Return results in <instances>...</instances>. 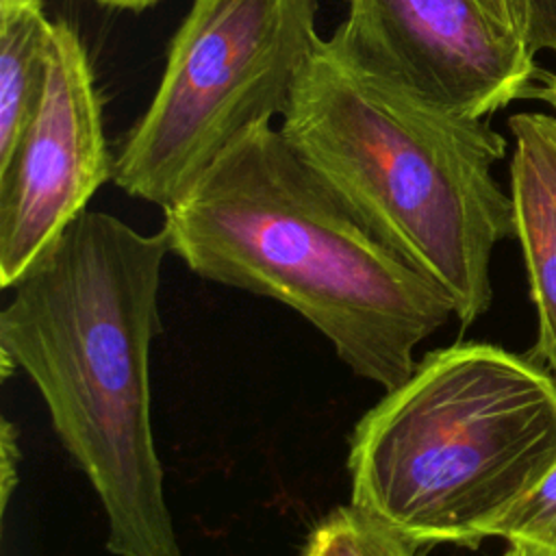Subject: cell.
<instances>
[{"instance_id": "cell-1", "label": "cell", "mask_w": 556, "mask_h": 556, "mask_svg": "<svg viewBox=\"0 0 556 556\" xmlns=\"http://www.w3.org/2000/svg\"><path fill=\"white\" fill-rule=\"evenodd\" d=\"M167 232L83 211L9 289L2 374L22 369L93 486L113 556H182L152 432L150 345Z\"/></svg>"}, {"instance_id": "cell-17", "label": "cell", "mask_w": 556, "mask_h": 556, "mask_svg": "<svg viewBox=\"0 0 556 556\" xmlns=\"http://www.w3.org/2000/svg\"><path fill=\"white\" fill-rule=\"evenodd\" d=\"M536 98L545 100L547 104H552L556 109V74H545L543 83L539 85Z\"/></svg>"}, {"instance_id": "cell-6", "label": "cell", "mask_w": 556, "mask_h": 556, "mask_svg": "<svg viewBox=\"0 0 556 556\" xmlns=\"http://www.w3.org/2000/svg\"><path fill=\"white\" fill-rule=\"evenodd\" d=\"M98 85L78 30L52 24L39 104L0 163V287L39 261L111 178Z\"/></svg>"}, {"instance_id": "cell-15", "label": "cell", "mask_w": 556, "mask_h": 556, "mask_svg": "<svg viewBox=\"0 0 556 556\" xmlns=\"http://www.w3.org/2000/svg\"><path fill=\"white\" fill-rule=\"evenodd\" d=\"M491 17H495L500 24L508 26V28H515L519 35V17H517V7H515V0H478ZM523 37V35H521Z\"/></svg>"}, {"instance_id": "cell-18", "label": "cell", "mask_w": 556, "mask_h": 556, "mask_svg": "<svg viewBox=\"0 0 556 556\" xmlns=\"http://www.w3.org/2000/svg\"><path fill=\"white\" fill-rule=\"evenodd\" d=\"M502 556H549L543 549H536L532 545H523V543H508V549Z\"/></svg>"}, {"instance_id": "cell-12", "label": "cell", "mask_w": 556, "mask_h": 556, "mask_svg": "<svg viewBox=\"0 0 556 556\" xmlns=\"http://www.w3.org/2000/svg\"><path fill=\"white\" fill-rule=\"evenodd\" d=\"M519 30L532 54H556V0H515Z\"/></svg>"}, {"instance_id": "cell-10", "label": "cell", "mask_w": 556, "mask_h": 556, "mask_svg": "<svg viewBox=\"0 0 556 556\" xmlns=\"http://www.w3.org/2000/svg\"><path fill=\"white\" fill-rule=\"evenodd\" d=\"M415 549L410 541L348 504L313 526L300 556H415Z\"/></svg>"}, {"instance_id": "cell-16", "label": "cell", "mask_w": 556, "mask_h": 556, "mask_svg": "<svg viewBox=\"0 0 556 556\" xmlns=\"http://www.w3.org/2000/svg\"><path fill=\"white\" fill-rule=\"evenodd\" d=\"M100 7H109V9H124V11H143L152 4H156L159 0H91Z\"/></svg>"}, {"instance_id": "cell-11", "label": "cell", "mask_w": 556, "mask_h": 556, "mask_svg": "<svg viewBox=\"0 0 556 556\" xmlns=\"http://www.w3.org/2000/svg\"><path fill=\"white\" fill-rule=\"evenodd\" d=\"M495 536L556 556V463L504 517Z\"/></svg>"}, {"instance_id": "cell-9", "label": "cell", "mask_w": 556, "mask_h": 556, "mask_svg": "<svg viewBox=\"0 0 556 556\" xmlns=\"http://www.w3.org/2000/svg\"><path fill=\"white\" fill-rule=\"evenodd\" d=\"M52 24L41 0H0V163L39 104Z\"/></svg>"}, {"instance_id": "cell-4", "label": "cell", "mask_w": 556, "mask_h": 556, "mask_svg": "<svg viewBox=\"0 0 556 556\" xmlns=\"http://www.w3.org/2000/svg\"><path fill=\"white\" fill-rule=\"evenodd\" d=\"M556 463V378L489 343L428 352L356 424L350 504L415 547L478 545Z\"/></svg>"}, {"instance_id": "cell-14", "label": "cell", "mask_w": 556, "mask_h": 556, "mask_svg": "<svg viewBox=\"0 0 556 556\" xmlns=\"http://www.w3.org/2000/svg\"><path fill=\"white\" fill-rule=\"evenodd\" d=\"M17 458H20V450H17V430L9 419H2V434H0V482H2V502H0V510L2 515L7 513L11 493L17 484Z\"/></svg>"}, {"instance_id": "cell-13", "label": "cell", "mask_w": 556, "mask_h": 556, "mask_svg": "<svg viewBox=\"0 0 556 556\" xmlns=\"http://www.w3.org/2000/svg\"><path fill=\"white\" fill-rule=\"evenodd\" d=\"M506 126L521 130L532 141L556 191V117L541 111H521L510 115Z\"/></svg>"}, {"instance_id": "cell-3", "label": "cell", "mask_w": 556, "mask_h": 556, "mask_svg": "<svg viewBox=\"0 0 556 556\" xmlns=\"http://www.w3.org/2000/svg\"><path fill=\"white\" fill-rule=\"evenodd\" d=\"M293 150L402 258L437 282L456 319L491 304V254L515 237L495 180L506 139L358 59L334 33L315 46L278 126Z\"/></svg>"}, {"instance_id": "cell-7", "label": "cell", "mask_w": 556, "mask_h": 556, "mask_svg": "<svg viewBox=\"0 0 556 556\" xmlns=\"http://www.w3.org/2000/svg\"><path fill=\"white\" fill-rule=\"evenodd\" d=\"M334 35L374 70L469 119L536 98L545 78L526 39L478 0H348Z\"/></svg>"}, {"instance_id": "cell-2", "label": "cell", "mask_w": 556, "mask_h": 556, "mask_svg": "<svg viewBox=\"0 0 556 556\" xmlns=\"http://www.w3.org/2000/svg\"><path fill=\"white\" fill-rule=\"evenodd\" d=\"M172 252L200 278L271 298L313 324L352 374L397 387L452 298L389 248L280 128L243 132L163 208Z\"/></svg>"}, {"instance_id": "cell-8", "label": "cell", "mask_w": 556, "mask_h": 556, "mask_svg": "<svg viewBox=\"0 0 556 556\" xmlns=\"http://www.w3.org/2000/svg\"><path fill=\"white\" fill-rule=\"evenodd\" d=\"M510 130V198L515 206V237L519 239L530 293L539 315V341L547 371L556 378V191L532 141Z\"/></svg>"}, {"instance_id": "cell-5", "label": "cell", "mask_w": 556, "mask_h": 556, "mask_svg": "<svg viewBox=\"0 0 556 556\" xmlns=\"http://www.w3.org/2000/svg\"><path fill=\"white\" fill-rule=\"evenodd\" d=\"M321 0H191L115 154L113 182L167 208L250 128L282 117L319 43Z\"/></svg>"}]
</instances>
